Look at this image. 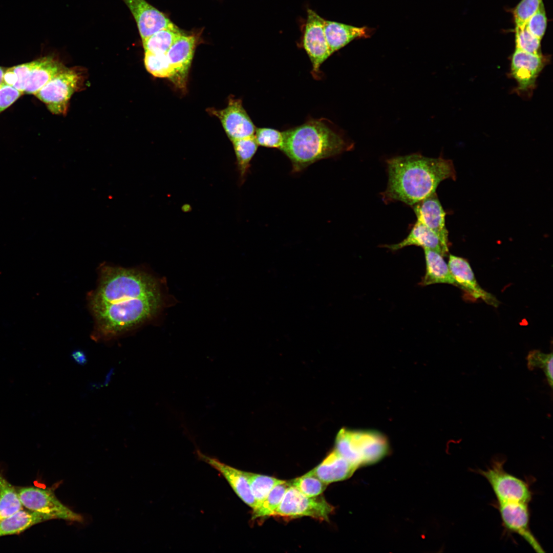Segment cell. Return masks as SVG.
Returning a JSON list of instances; mask_svg holds the SVG:
<instances>
[{
	"label": "cell",
	"mask_w": 553,
	"mask_h": 553,
	"mask_svg": "<svg viewBox=\"0 0 553 553\" xmlns=\"http://www.w3.org/2000/svg\"><path fill=\"white\" fill-rule=\"evenodd\" d=\"M547 22V16L542 1L536 12L526 22L525 27L533 35L541 40L546 30Z\"/></svg>",
	"instance_id": "836d02e7"
},
{
	"label": "cell",
	"mask_w": 553,
	"mask_h": 553,
	"mask_svg": "<svg viewBox=\"0 0 553 553\" xmlns=\"http://www.w3.org/2000/svg\"><path fill=\"white\" fill-rule=\"evenodd\" d=\"M200 459L218 471L226 480L237 495L252 509L256 507V501L252 495L246 472L239 470L224 463L218 459L197 451Z\"/></svg>",
	"instance_id": "ac0fdd59"
},
{
	"label": "cell",
	"mask_w": 553,
	"mask_h": 553,
	"mask_svg": "<svg viewBox=\"0 0 553 553\" xmlns=\"http://www.w3.org/2000/svg\"><path fill=\"white\" fill-rule=\"evenodd\" d=\"M182 33L180 29L160 30L142 41L144 51L165 54L175 40Z\"/></svg>",
	"instance_id": "d4e9b609"
},
{
	"label": "cell",
	"mask_w": 553,
	"mask_h": 553,
	"mask_svg": "<svg viewBox=\"0 0 553 553\" xmlns=\"http://www.w3.org/2000/svg\"><path fill=\"white\" fill-rule=\"evenodd\" d=\"M122 1L136 21L142 41L162 29H179L164 13L146 0Z\"/></svg>",
	"instance_id": "5bb4252c"
},
{
	"label": "cell",
	"mask_w": 553,
	"mask_h": 553,
	"mask_svg": "<svg viewBox=\"0 0 553 553\" xmlns=\"http://www.w3.org/2000/svg\"><path fill=\"white\" fill-rule=\"evenodd\" d=\"M254 136L259 145L280 150L282 146L283 132L271 128H256Z\"/></svg>",
	"instance_id": "1f68e13d"
},
{
	"label": "cell",
	"mask_w": 553,
	"mask_h": 553,
	"mask_svg": "<svg viewBox=\"0 0 553 553\" xmlns=\"http://www.w3.org/2000/svg\"><path fill=\"white\" fill-rule=\"evenodd\" d=\"M94 321L92 338L97 342L118 338L152 320L162 298L154 276L138 268L102 264L96 288L88 295Z\"/></svg>",
	"instance_id": "6da1fadb"
},
{
	"label": "cell",
	"mask_w": 553,
	"mask_h": 553,
	"mask_svg": "<svg viewBox=\"0 0 553 553\" xmlns=\"http://www.w3.org/2000/svg\"><path fill=\"white\" fill-rule=\"evenodd\" d=\"M417 220L435 233L443 244L449 247L448 231L445 226V212L435 193L413 206Z\"/></svg>",
	"instance_id": "e0dca14e"
},
{
	"label": "cell",
	"mask_w": 553,
	"mask_h": 553,
	"mask_svg": "<svg viewBox=\"0 0 553 553\" xmlns=\"http://www.w3.org/2000/svg\"><path fill=\"white\" fill-rule=\"evenodd\" d=\"M528 504L505 502H497V505L504 528L520 536L535 551L544 552L530 529Z\"/></svg>",
	"instance_id": "4fadbf2b"
},
{
	"label": "cell",
	"mask_w": 553,
	"mask_h": 553,
	"mask_svg": "<svg viewBox=\"0 0 553 553\" xmlns=\"http://www.w3.org/2000/svg\"><path fill=\"white\" fill-rule=\"evenodd\" d=\"M207 111L219 118L231 141L254 135L256 128L240 99L229 97L225 108H210Z\"/></svg>",
	"instance_id": "7c38bea8"
},
{
	"label": "cell",
	"mask_w": 553,
	"mask_h": 553,
	"mask_svg": "<svg viewBox=\"0 0 553 553\" xmlns=\"http://www.w3.org/2000/svg\"><path fill=\"white\" fill-rule=\"evenodd\" d=\"M17 491L0 472V521L23 508Z\"/></svg>",
	"instance_id": "cb8c5ba5"
},
{
	"label": "cell",
	"mask_w": 553,
	"mask_h": 553,
	"mask_svg": "<svg viewBox=\"0 0 553 553\" xmlns=\"http://www.w3.org/2000/svg\"><path fill=\"white\" fill-rule=\"evenodd\" d=\"M334 509L322 496L308 497L290 485L272 516L289 518L306 516L327 521Z\"/></svg>",
	"instance_id": "52a82bcc"
},
{
	"label": "cell",
	"mask_w": 553,
	"mask_h": 553,
	"mask_svg": "<svg viewBox=\"0 0 553 553\" xmlns=\"http://www.w3.org/2000/svg\"><path fill=\"white\" fill-rule=\"evenodd\" d=\"M65 68L53 57L45 56L6 68L3 82L13 86L23 94L35 95Z\"/></svg>",
	"instance_id": "5b68a950"
},
{
	"label": "cell",
	"mask_w": 553,
	"mask_h": 553,
	"mask_svg": "<svg viewBox=\"0 0 553 553\" xmlns=\"http://www.w3.org/2000/svg\"><path fill=\"white\" fill-rule=\"evenodd\" d=\"M448 264L457 286L476 299H481L494 307L498 306L499 302L496 297L479 285L470 264L465 259L450 254Z\"/></svg>",
	"instance_id": "2e32d148"
},
{
	"label": "cell",
	"mask_w": 553,
	"mask_h": 553,
	"mask_svg": "<svg viewBox=\"0 0 553 553\" xmlns=\"http://www.w3.org/2000/svg\"><path fill=\"white\" fill-rule=\"evenodd\" d=\"M144 61L147 71L153 76L170 79L173 77L174 71L166 54L145 51Z\"/></svg>",
	"instance_id": "f1b7e54d"
},
{
	"label": "cell",
	"mask_w": 553,
	"mask_h": 553,
	"mask_svg": "<svg viewBox=\"0 0 553 553\" xmlns=\"http://www.w3.org/2000/svg\"><path fill=\"white\" fill-rule=\"evenodd\" d=\"M289 486V481L286 480L275 485L261 503L253 509L251 519L272 516Z\"/></svg>",
	"instance_id": "4316f807"
},
{
	"label": "cell",
	"mask_w": 553,
	"mask_h": 553,
	"mask_svg": "<svg viewBox=\"0 0 553 553\" xmlns=\"http://www.w3.org/2000/svg\"><path fill=\"white\" fill-rule=\"evenodd\" d=\"M246 474L255 499L256 505L254 508L261 503L275 485L285 481L247 472H246Z\"/></svg>",
	"instance_id": "83f0119b"
},
{
	"label": "cell",
	"mask_w": 553,
	"mask_h": 553,
	"mask_svg": "<svg viewBox=\"0 0 553 553\" xmlns=\"http://www.w3.org/2000/svg\"><path fill=\"white\" fill-rule=\"evenodd\" d=\"M527 359L529 368L538 367L544 370L549 362L552 360V353L545 354L538 350H534L529 353Z\"/></svg>",
	"instance_id": "d590c367"
},
{
	"label": "cell",
	"mask_w": 553,
	"mask_h": 553,
	"mask_svg": "<svg viewBox=\"0 0 553 553\" xmlns=\"http://www.w3.org/2000/svg\"><path fill=\"white\" fill-rule=\"evenodd\" d=\"M324 31L332 54L353 39L368 37L370 33L367 27H356L326 19Z\"/></svg>",
	"instance_id": "44dd1931"
},
{
	"label": "cell",
	"mask_w": 553,
	"mask_h": 553,
	"mask_svg": "<svg viewBox=\"0 0 553 553\" xmlns=\"http://www.w3.org/2000/svg\"><path fill=\"white\" fill-rule=\"evenodd\" d=\"M232 142L238 169L241 177H244L250 167V161L256 154L259 145L254 135L237 139Z\"/></svg>",
	"instance_id": "484cf974"
},
{
	"label": "cell",
	"mask_w": 553,
	"mask_h": 553,
	"mask_svg": "<svg viewBox=\"0 0 553 553\" xmlns=\"http://www.w3.org/2000/svg\"><path fill=\"white\" fill-rule=\"evenodd\" d=\"M387 166L388 182L381 194L386 202L398 201L413 206L435 193L441 181L456 177L451 160L418 153L391 158Z\"/></svg>",
	"instance_id": "7a4b0ae2"
},
{
	"label": "cell",
	"mask_w": 553,
	"mask_h": 553,
	"mask_svg": "<svg viewBox=\"0 0 553 553\" xmlns=\"http://www.w3.org/2000/svg\"><path fill=\"white\" fill-rule=\"evenodd\" d=\"M80 77L75 70L66 68L34 95L54 114H65L69 101L77 90Z\"/></svg>",
	"instance_id": "9c48e42d"
},
{
	"label": "cell",
	"mask_w": 553,
	"mask_h": 553,
	"mask_svg": "<svg viewBox=\"0 0 553 553\" xmlns=\"http://www.w3.org/2000/svg\"><path fill=\"white\" fill-rule=\"evenodd\" d=\"M548 58L515 49L511 62L510 75L517 83L516 92L529 96L536 86L537 79Z\"/></svg>",
	"instance_id": "30bf717a"
},
{
	"label": "cell",
	"mask_w": 553,
	"mask_h": 553,
	"mask_svg": "<svg viewBox=\"0 0 553 553\" xmlns=\"http://www.w3.org/2000/svg\"><path fill=\"white\" fill-rule=\"evenodd\" d=\"M420 246L436 251L443 257L449 252V247L444 246L433 231L421 222L416 220L408 236L401 242L383 247L396 251L409 246Z\"/></svg>",
	"instance_id": "ffe728a7"
},
{
	"label": "cell",
	"mask_w": 553,
	"mask_h": 553,
	"mask_svg": "<svg viewBox=\"0 0 553 553\" xmlns=\"http://www.w3.org/2000/svg\"><path fill=\"white\" fill-rule=\"evenodd\" d=\"M197 37L182 33L166 53L174 71L171 81L180 88H184L197 45Z\"/></svg>",
	"instance_id": "9a60e30c"
},
{
	"label": "cell",
	"mask_w": 553,
	"mask_h": 553,
	"mask_svg": "<svg viewBox=\"0 0 553 553\" xmlns=\"http://www.w3.org/2000/svg\"><path fill=\"white\" fill-rule=\"evenodd\" d=\"M357 468L334 449L321 463L308 473L329 484L349 478Z\"/></svg>",
	"instance_id": "d6986e66"
},
{
	"label": "cell",
	"mask_w": 553,
	"mask_h": 553,
	"mask_svg": "<svg viewBox=\"0 0 553 553\" xmlns=\"http://www.w3.org/2000/svg\"><path fill=\"white\" fill-rule=\"evenodd\" d=\"M289 482L290 486L294 487L308 497L321 495L328 485L308 473Z\"/></svg>",
	"instance_id": "f546056e"
},
{
	"label": "cell",
	"mask_w": 553,
	"mask_h": 553,
	"mask_svg": "<svg viewBox=\"0 0 553 553\" xmlns=\"http://www.w3.org/2000/svg\"><path fill=\"white\" fill-rule=\"evenodd\" d=\"M426 261V273L419 284L425 286L435 284H448L456 286L448 264L438 252L423 248Z\"/></svg>",
	"instance_id": "7402d4cb"
},
{
	"label": "cell",
	"mask_w": 553,
	"mask_h": 553,
	"mask_svg": "<svg viewBox=\"0 0 553 553\" xmlns=\"http://www.w3.org/2000/svg\"><path fill=\"white\" fill-rule=\"evenodd\" d=\"M71 356L79 365H84L87 363V359L86 354L81 350H77L74 351Z\"/></svg>",
	"instance_id": "8d00e7d4"
},
{
	"label": "cell",
	"mask_w": 553,
	"mask_h": 553,
	"mask_svg": "<svg viewBox=\"0 0 553 553\" xmlns=\"http://www.w3.org/2000/svg\"><path fill=\"white\" fill-rule=\"evenodd\" d=\"M51 520L48 516L23 508L0 521V537L19 534L32 526Z\"/></svg>",
	"instance_id": "603a6c76"
},
{
	"label": "cell",
	"mask_w": 553,
	"mask_h": 553,
	"mask_svg": "<svg viewBox=\"0 0 553 553\" xmlns=\"http://www.w3.org/2000/svg\"><path fill=\"white\" fill-rule=\"evenodd\" d=\"M541 40L529 32L525 26L515 27L516 49L533 54H542Z\"/></svg>",
	"instance_id": "4dcf8cb0"
},
{
	"label": "cell",
	"mask_w": 553,
	"mask_h": 553,
	"mask_svg": "<svg viewBox=\"0 0 553 553\" xmlns=\"http://www.w3.org/2000/svg\"><path fill=\"white\" fill-rule=\"evenodd\" d=\"M23 93L5 83L0 85V113L13 103Z\"/></svg>",
	"instance_id": "e575fe53"
},
{
	"label": "cell",
	"mask_w": 553,
	"mask_h": 553,
	"mask_svg": "<svg viewBox=\"0 0 553 553\" xmlns=\"http://www.w3.org/2000/svg\"><path fill=\"white\" fill-rule=\"evenodd\" d=\"M325 21L316 12L307 9L302 44L312 62L315 77L318 74L322 63L332 54L325 34Z\"/></svg>",
	"instance_id": "8fae6325"
},
{
	"label": "cell",
	"mask_w": 553,
	"mask_h": 553,
	"mask_svg": "<svg viewBox=\"0 0 553 553\" xmlns=\"http://www.w3.org/2000/svg\"><path fill=\"white\" fill-rule=\"evenodd\" d=\"M283 133L280 150L290 159L295 172L352 148L351 144L320 120L309 121Z\"/></svg>",
	"instance_id": "3957f363"
},
{
	"label": "cell",
	"mask_w": 553,
	"mask_h": 553,
	"mask_svg": "<svg viewBox=\"0 0 553 553\" xmlns=\"http://www.w3.org/2000/svg\"><path fill=\"white\" fill-rule=\"evenodd\" d=\"M6 68L0 67V85L3 83V76Z\"/></svg>",
	"instance_id": "74e56055"
},
{
	"label": "cell",
	"mask_w": 553,
	"mask_h": 553,
	"mask_svg": "<svg viewBox=\"0 0 553 553\" xmlns=\"http://www.w3.org/2000/svg\"><path fill=\"white\" fill-rule=\"evenodd\" d=\"M22 504L29 509L49 517L51 519H61L81 522L82 517L62 503L54 492L49 488L24 487L17 491Z\"/></svg>",
	"instance_id": "ba28073f"
},
{
	"label": "cell",
	"mask_w": 553,
	"mask_h": 553,
	"mask_svg": "<svg viewBox=\"0 0 553 553\" xmlns=\"http://www.w3.org/2000/svg\"><path fill=\"white\" fill-rule=\"evenodd\" d=\"M334 449L359 467L380 461L389 447L385 436L376 431L343 428L336 435Z\"/></svg>",
	"instance_id": "277c9868"
},
{
	"label": "cell",
	"mask_w": 553,
	"mask_h": 553,
	"mask_svg": "<svg viewBox=\"0 0 553 553\" xmlns=\"http://www.w3.org/2000/svg\"><path fill=\"white\" fill-rule=\"evenodd\" d=\"M504 460L494 459L485 470L477 473L484 477L491 485L497 502H517L529 503L532 493L527 483L504 469Z\"/></svg>",
	"instance_id": "8992f818"
},
{
	"label": "cell",
	"mask_w": 553,
	"mask_h": 553,
	"mask_svg": "<svg viewBox=\"0 0 553 553\" xmlns=\"http://www.w3.org/2000/svg\"><path fill=\"white\" fill-rule=\"evenodd\" d=\"M542 0H521L513 10L516 27L525 26L528 19L536 12Z\"/></svg>",
	"instance_id": "d6a6232c"
}]
</instances>
